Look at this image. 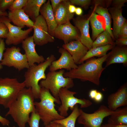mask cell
Listing matches in <instances>:
<instances>
[{"label": "cell", "mask_w": 127, "mask_h": 127, "mask_svg": "<svg viewBox=\"0 0 127 127\" xmlns=\"http://www.w3.org/2000/svg\"><path fill=\"white\" fill-rule=\"evenodd\" d=\"M28 0H14L8 9L9 11L22 9L25 6Z\"/></svg>", "instance_id": "4dcf8cb0"}, {"label": "cell", "mask_w": 127, "mask_h": 127, "mask_svg": "<svg viewBox=\"0 0 127 127\" xmlns=\"http://www.w3.org/2000/svg\"><path fill=\"white\" fill-rule=\"evenodd\" d=\"M0 122L4 126H8L10 123L9 121L0 115Z\"/></svg>", "instance_id": "b9f144b4"}, {"label": "cell", "mask_w": 127, "mask_h": 127, "mask_svg": "<svg viewBox=\"0 0 127 127\" xmlns=\"http://www.w3.org/2000/svg\"><path fill=\"white\" fill-rule=\"evenodd\" d=\"M69 0H64L56 7L54 11L55 20L58 25L62 24L70 21L74 17V14L70 13L68 10Z\"/></svg>", "instance_id": "d6986e66"}, {"label": "cell", "mask_w": 127, "mask_h": 127, "mask_svg": "<svg viewBox=\"0 0 127 127\" xmlns=\"http://www.w3.org/2000/svg\"><path fill=\"white\" fill-rule=\"evenodd\" d=\"M39 102H34L36 110L43 122L44 126L56 120L64 118L59 114L55 108V102L59 104V102L51 94L48 90L41 87Z\"/></svg>", "instance_id": "3957f363"}, {"label": "cell", "mask_w": 127, "mask_h": 127, "mask_svg": "<svg viewBox=\"0 0 127 127\" xmlns=\"http://www.w3.org/2000/svg\"><path fill=\"white\" fill-rule=\"evenodd\" d=\"M110 15L113 20L112 34L115 40L119 38L120 29L125 22L126 19L122 15V8L114 7L109 9Z\"/></svg>", "instance_id": "7402d4cb"}, {"label": "cell", "mask_w": 127, "mask_h": 127, "mask_svg": "<svg viewBox=\"0 0 127 127\" xmlns=\"http://www.w3.org/2000/svg\"><path fill=\"white\" fill-rule=\"evenodd\" d=\"M19 47L14 46L6 48L4 52L0 64L3 66L13 67L19 71L29 66L26 55L20 52Z\"/></svg>", "instance_id": "9c48e42d"}, {"label": "cell", "mask_w": 127, "mask_h": 127, "mask_svg": "<svg viewBox=\"0 0 127 127\" xmlns=\"http://www.w3.org/2000/svg\"><path fill=\"white\" fill-rule=\"evenodd\" d=\"M45 127H52L49 124L45 126Z\"/></svg>", "instance_id": "c3c4849f"}, {"label": "cell", "mask_w": 127, "mask_h": 127, "mask_svg": "<svg viewBox=\"0 0 127 127\" xmlns=\"http://www.w3.org/2000/svg\"><path fill=\"white\" fill-rule=\"evenodd\" d=\"M46 1V0H28L22 9L34 22L36 18L39 15L41 7Z\"/></svg>", "instance_id": "603a6c76"}, {"label": "cell", "mask_w": 127, "mask_h": 127, "mask_svg": "<svg viewBox=\"0 0 127 127\" xmlns=\"http://www.w3.org/2000/svg\"><path fill=\"white\" fill-rule=\"evenodd\" d=\"M62 48L70 54L76 64H79V62L85 56L88 49L79 40L71 41L63 44Z\"/></svg>", "instance_id": "e0dca14e"}, {"label": "cell", "mask_w": 127, "mask_h": 127, "mask_svg": "<svg viewBox=\"0 0 127 127\" xmlns=\"http://www.w3.org/2000/svg\"><path fill=\"white\" fill-rule=\"evenodd\" d=\"M8 13L6 12H3L0 11V16H8Z\"/></svg>", "instance_id": "7dc6e473"}, {"label": "cell", "mask_w": 127, "mask_h": 127, "mask_svg": "<svg viewBox=\"0 0 127 127\" xmlns=\"http://www.w3.org/2000/svg\"><path fill=\"white\" fill-rule=\"evenodd\" d=\"M76 93L75 92L70 91L66 88H62L60 90L59 97L61 105L59 107L58 110L60 114L62 117L65 118L67 116L69 109L72 111L76 104L80 105L81 108H87L92 104V102L89 100L75 97L74 95Z\"/></svg>", "instance_id": "52a82bcc"}, {"label": "cell", "mask_w": 127, "mask_h": 127, "mask_svg": "<svg viewBox=\"0 0 127 127\" xmlns=\"http://www.w3.org/2000/svg\"><path fill=\"white\" fill-rule=\"evenodd\" d=\"M79 33L77 28L69 21L58 25L54 31V36L63 40L65 44L72 41L79 40Z\"/></svg>", "instance_id": "7c38bea8"}, {"label": "cell", "mask_w": 127, "mask_h": 127, "mask_svg": "<svg viewBox=\"0 0 127 127\" xmlns=\"http://www.w3.org/2000/svg\"><path fill=\"white\" fill-rule=\"evenodd\" d=\"M119 38H127V23L126 21L121 28Z\"/></svg>", "instance_id": "d590c367"}, {"label": "cell", "mask_w": 127, "mask_h": 127, "mask_svg": "<svg viewBox=\"0 0 127 127\" xmlns=\"http://www.w3.org/2000/svg\"><path fill=\"white\" fill-rule=\"evenodd\" d=\"M40 12L46 23L49 33L53 36L54 31L58 25L55 20L50 0H48L42 5L40 8Z\"/></svg>", "instance_id": "44dd1931"}, {"label": "cell", "mask_w": 127, "mask_h": 127, "mask_svg": "<svg viewBox=\"0 0 127 127\" xmlns=\"http://www.w3.org/2000/svg\"><path fill=\"white\" fill-rule=\"evenodd\" d=\"M127 0H113V4L114 7L122 8V7L124 6V4L127 2Z\"/></svg>", "instance_id": "8d00e7d4"}, {"label": "cell", "mask_w": 127, "mask_h": 127, "mask_svg": "<svg viewBox=\"0 0 127 127\" xmlns=\"http://www.w3.org/2000/svg\"><path fill=\"white\" fill-rule=\"evenodd\" d=\"M34 99L31 88H23L8 106L5 116L10 115L19 127H26L30 114L36 110Z\"/></svg>", "instance_id": "6da1fadb"}, {"label": "cell", "mask_w": 127, "mask_h": 127, "mask_svg": "<svg viewBox=\"0 0 127 127\" xmlns=\"http://www.w3.org/2000/svg\"><path fill=\"white\" fill-rule=\"evenodd\" d=\"M108 123L115 124H127V106L118 108L115 112L110 116Z\"/></svg>", "instance_id": "484cf974"}, {"label": "cell", "mask_w": 127, "mask_h": 127, "mask_svg": "<svg viewBox=\"0 0 127 127\" xmlns=\"http://www.w3.org/2000/svg\"><path fill=\"white\" fill-rule=\"evenodd\" d=\"M108 107L114 111L127 105V83H125L114 93L110 94L107 99Z\"/></svg>", "instance_id": "5bb4252c"}, {"label": "cell", "mask_w": 127, "mask_h": 127, "mask_svg": "<svg viewBox=\"0 0 127 127\" xmlns=\"http://www.w3.org/2000/svg\"><path fill=\"white\" fill-rule=\"evenodd\" d=\"M32 28L34 32L32 36L36 45L42 46L54 41L53 37L49 32L46 22L41 15L36 18Z\"/></svg>", "instance_id": "8fae6325"}, {"label": "cell", "mask_w": 127, "mask_h": 127, "mask_svg": "<svg viewBox=\"0 0 127 127\" xmlns=\"http://www.w3.org/2000/svg\"><path fill=\"white\" fill-rule=\"evenodd\" d=\"M99 16L94 12L89 17L92 29V40H95L100 34L105 30V26L103 25V21L99 19Z\"/></svg>", "instance_id": "d4e9b609"}, {"label": "cell", "mask_w": 127, "mask_h": 127, "mask_svg": "<svg viewBox=\"0 0 127 127\" xmlns=\"http://www.w3.org/2000/svg\"><path fill=\"white\" fill-rule=\"evenodd\" d=\"M98 91L95 89H92L89 92V96L91 98L94 99Z\"/></svg>", "instance_id": "7bdbcfd3"}, {"label": "cell", "mask_w": 127, "mask_h": 127, "mask_svg": "<svg viewBox=\"0 0 127 127\" xmlns=\"http://www.w3.org/2000/svg\"><path fill=\"white\" fill-rule=\"evenodd\" d=\"M64 69L58 71H50L46 75V78L40 81L39 85L41 87L49 90L52 96L60 103L59 97L60 89L65 88L68 89L74 85L73 79L64 76Z\"/></svg>", "instance_id": "5b68a950"}, {"label": "cell", "mask_w": 127, "mask_h": 127, "mask_svg": "<svg viewBox=\"0 0 127 127\" xmlns=\"http://www.w3.org/2000/svg\"><path fill=\"white\" fill-rule=\"evenodd\" d=\"M103 98V96L101 92L98 91L94 99L96 102L99 103L102 101Z\"/></svg>", "instance_id": "60d3db41"}, {"label": "cell", "mask_w": 127, "mask_h": 127, "mask_svg": "<svg viewBox=\"0 0 127 127\" xmlns=\"http://www.w3.org/2000/svg\"><path fill=\"white\" fill-rule=\"evenodd\" d=\"M113 40L109 33L105 30L98 35L93 41L92 48L108 44L115 45Z\"/></svg>", "instance_id": "f1b7e54d"}, {"label": "cell", "mask_w": 127, "mask_h": 127, "mask_svg": "<svg viewBox=\"0 0 127 127\" xmlns=\"http://www.w3.org/2000/svg\"><path fill=\"white\" fill-rule=\"evenodd\" d=\"M115 46V45L108 44L91 48L88 50L85 56L80 61L79 64L94 57L100 58L105 55L108 51L112 49Z\"/></svg>", "instance_id": "cb8c5ba5"}, {"label": "cell", "mask_w": 127, "mask_h": 127, "mask_svg": "<svg viewBox=\"0 0 127 127\" xmlns=\"http://www.w3.org/2000/svg\"><path fill=\"white\" fill-rule=\"evenodd\" d=\"M5 43L3 39L0 38V70L2 68V66L0 63L2 59L3 54L5 50Z\"/></svg>", "instance_id": "e575fe53"}, {"label": "cell", "mask_w": 127, "mask_h": 127, "mask_svg": "<svg viewBox=\"0 0 127 127\" xmlns=\"http://www.w3.org/2000/svg\"><path fill=\"white\" fill-rule=\"evenodd\" d=\"M83 11L82 9L79 7L76 8L75 13L78 16L81 15L82 14Z\"/></svg>", "instance_id": "bcb514c9"}, {"label": "cell", "mask_w": 127, "mask_h": 127, "mask_svg": "<svg viewBox=\"0 0 127 127\" xmlns=\"http://www.w3.org/2000/svg\"></svg>", "instance_id": "f907efd6"}, {"label": "cell", "mask_w": 127, "mask_h": 127, "mask_svg": "<svg viewBox=\"0 0 127 127\" xmlns=\"http://www.w3.org/2000/svg\"><path fill=\"white\" fill-rule=\"evenodd\" d=\"M0 18L8 29L5 41V43L7 45H16L22 43L28 37L29 34L33 30L32 27L25 30H22L21 28L11 24L7 16H1Z\"/></svg>", "instance_id": "30bf717a"}, {"label": "cell", "mask_w": 127, "mask_h": 127, "mask_svg": "<svg viewBox=\"0 0 127 127\" xmlns=\"http://www.w3.org/2000/svg\"><path fill=\"white\" fill-rule=\"evenodd\" d=\"M115 45L119 46H126L127 45V38H119L115 42Z\"/></svg>", "instance_id": "74e56055"}, {"label": "cell", "mask_w": 127, "mask_h": 127, "mask_svg": "<svg viewBox=\"0 0 127 127\" xmlns=\"http://www.w3.org/2000/svg\"><path fill=\"white\" fill-rule=\"evenodd\" d=\"M55 60V56L51 55L43 62L37 65L35 64L30 66L25 72L24 81L25 87L31 88L35 99L39 97L41 87L39 84V82L41 80L46 78V70Z\"/></svg>", "instance_id": "277c9868"}, {"label": "cell", "mask_w": 127, "mask_h": 127, "mask_svg": "<svg viewBox=\"0 0 127 127\" xmlns=\"http://www.w3.org/2000/svg\"><path fill=\"white\" fill-rule=\"evenodd\" d=\"M79 109L78 105L76 104L68 116L62 119L54 121L60 123L65 127H75L76 121L80 115Z\"/></svg>", "instance_id": "4316f807"}, {"label": "cell", "mask_w": 127, "mask_h": 127, "mask_svg": "<svg viewBox=\"0 0 127 127\" xmlns=\"http://www.w3.org/2000/svg\"><path fill=\"white\" fill-rule=\"evenodd\" d=\"M59 52L61 54V56L58 59L52 62L49 67L50 71L63 69L69 71L77 67L78 66L75 63L71 56L65 49L60 48Z\"/></svg>", "instance_id": "4fadbf2b"}, {"label": "cell", "mask_w": 127, "mask_h": 127, "mask_svg": "<svg viewBox=\"0 0 127 127\" xmlns=\"http://www.w3.org/2000/svg\"></svg>", "instance_id": "681fc988"}, {"label": "cell", "mask_w": 127, "mask_h": 127, "mask_svg": "<svg viewBox=\"0 0 127 127\" xmlns=\"http://www.w3.org/2000/svg\"><path fill=\"white\" fill-rule=\"evenodd\" d=\"M40 118L36 110L31 113L28 123L29 127H39Z\"/></svg>", "instance_id": "f546056e"}, {"label": "cell", "mask_w": 127, "mask_h": 127, "mask_svg": "<svg viewBox=\"0 0 127 127\" xmlns=\"http://www.w3.org/2000/svg\"><path fill=\"white\" fill-rule=\"evenodd\" d=\"M64 0H51V6L53 12L57 6Z\"/></svg>", "instance_id": "ab89813d"}, {"label": "cell", "mask_w": 127, "mask_h": 127, "mask_svg": "<svg viewBox=\"0 0 127 127\" xmlns=\"http://www.w3.org/2000/svg\"><path fill=\"white\" fill-rule=\"evenodd\" d=\"M111 52V51L100 58L89 59L86 60L85 63L78 66L77 68L65 72L64 76L73 79H79L83 81H89L99 86L101 75L106 68L103 67V64Z\"/></svg>", "instance_id": "7a4b0ae2"}, {"label": "cell", "mask_w": 127, "mask_h": 127, "mask_svg": "<svg viewBox=\"0 0 127 127\" xmlns=\"http://www.w3.org/2000/svg\"><path fill=\"white\" fill-rule=\"evenodd\" d=\"M80 115L77 118L79 124L84 127H100L103 119L111 115L115 112L112 111L104 105H101L92 113H87L79 109Z\"/></svg>", "instance_id": "ba28073f"}, {"label": "cell", "mask_w": 127, "mask_h": 127, "mask_svg": "<svg viewBox=\"0 0 127 127\" xmlns=\"http://www.w3.org/2000/svg\"><path fill=\"white\" fill-rule=\"evenodd\" d=\"M49 125L52 127H65L62 124L54 121L51 122Z\"/></svg>", "instance_id": "f6af8a7d"}, {"label": "cell", "mask_w": 127, "mask_h": 127, "mask_svg": "<svg viewBox=\"0 0 127 127\" xmlns=\"http://www.w3.org/2000/svg\"><path fill=\"white\" fill-rule=\"evenodd\" d=\"M0 38H6L8 32V28L6 24L0 19Z\"/></svg>", "instance_id": "1f68e13d"}, {"label": "cell", "mask_w": 127, "mask_h": 127, "mask_svg": "<svg viewBox=\"0 0 127 127\" xmlns=\"http://www.w3.org/2000/svg\"><path fill=\"white\" fill-rule=\"evenodd\" d=\"M76 8L74 5L71 3L69 4L68 7L69 12L71 14H74L75 12Z\"/></svg>", "instance_id": "ee69618b"}, {"label": "cell", "mask_w": 127, "mask_h": 127, "mask_svg": "<svg viewBox=\"0 0 127 127\" xmlns=\"http://www.w3.org/2000/svg\"><path fill=\"white\" fill-rule=\"evenodd\" d=\"M94 12L103 17L105 21V30L109 33L113 39L115 40L111 29V16L108 9L106 8L96 6Z\"/></svg>", "instance_id": "83f0119b"}, {"label": "cell", "mask_w": 127, "mask_h": 127, "mask_svg": "<svg viewBox=\"0 0 127 127\" xmlns=\"http://www.w3.org/2000/svg\"><path fill=\"white\" fill-rule=\"evenodd\" d=\"M100 127H127V124L117 125L108 123L102 124Z\"/></svg>", "instance_id": "f35d334b"}, {"label": "cell", "mask_w": 127, "mask_h": 127, "mask_svg": "<svg viewBox=\"0 0 127 127\" xmlns=\"http://www.w3.org/2000/svg\"><path fill=\"white\" fill-rule=\"evenodd\" d=\"M71 3L74 5L79 6L82 7L87 6L91 3L90 0H70Z\"/></svg>", "instance_id": "836d02e7"}, {"label": "cell", "mask_w": 127, "mask_h": 127, "mask_svg": "<svg viewBox=\"0 0 127 127\" xmlns=\"http://www.w3.org/2000/svg\"><path fill=\"white\" fill-rule=\"evenodd\" d=\"M25 87L24 81L20 82L16 78H0V105L8 108L19 92Z\"/></svg>", "instance_id": "8992f818"}, {"label": "cell", "mask_w": 127, "mask_h": 127, "mask_svg": "<svg viewBox=\"0 0 127 127\" xmlns=\"http://www.w3.org/2000/svg\"><path fill=\"white\" fill-rule=\"evenodd\" d=\"M14 0H0V11L6 12L12 4Z\"/></svg>", "instance_id": "d6a6232c"}, {"label": "cell", "mask_w": 127, "mask_h": 127, "mask_svg": "<svg viewBox=\"0 0 127 127\" xmlns=\"http://www.w3.org/2000/svg\"><path fill=\"white\" fill-rule=\"evenodd\" d=\"M7 17L16 26L22 28L25 26L30 28L32 27L33 26L34 22L22 9L9 11Z\"/></svg>", "instance_id": "ffe728a7"}, {"label": "cell", "mask_w": 127, "mask_h": 127, "mask_svg": "<svg viewBox=\"0 0 127 127\" xmlns=\"http://www.w3.org/2000/svg\"><path fill=\"white\" fill-rule=\"evenodd\" d=\"M22 47L24 50L29 65L31 66L37 63L39 64L45 60L42 56L39 55L35 49L32 36L28 37L22 43Z\"/></svg>", "instance_id": "9a60e30c"}, {"label": "cell", "mask_w": 127, "mask_h": 127, "mask_svg": "<svg viewBox=\"0 0 127 127\" xmlns=\"http://www.w3.org/2000/svg\"><path fill=\"white\" fill-rule=\"evenodd\" d=\"M73 22L75 27L80 33L79 40L90 50L92 48L93 41L89 34V18L87 19L78 17L74 19Z\"/></svg>", "instance_id": "2e32d148"}, {"label": "cell", "mask_w": 127, "mask_h": 127, "mask_svg": "<svg viewBox=\"0 0 127 127\" xmlns=\"http://www.w3.org/2000/svg\"><path fill=\"white\" fill-rule=\"evenodd\" d=\"M111 52L105 61V67L114 64H123L126 66L127 64V48L124 46L117 45L114 47Z\"/></svg>", "instance_id": "ac0fdd59"}]
</instances>
